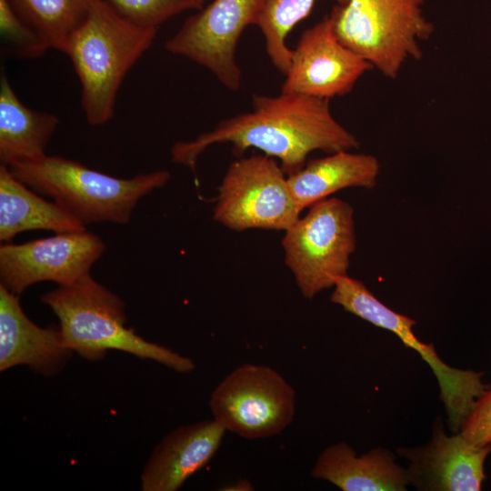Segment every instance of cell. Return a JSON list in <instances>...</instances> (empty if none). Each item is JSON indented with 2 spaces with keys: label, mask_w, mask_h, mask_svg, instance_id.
<instances>
[{
  "label": "cell",
  "mask_w": 491,
  "mask_h": 491,
  "mask_svg": "<svg viewBox=\"0 0 491 491\" xmlns=\"http://www.w3.org/2000/svg\"><path fill=\"white\" fill-rule=\"evenodd\" d=\"M73 351L63 343L58 327L35 324L21 307L19 296L0 284V370L25 365L52 376L59 373Z\"/></svg>",
  "instance_id": "obj_14"
},
{
  "label": "cell",
  "mask_w": 491,
  "mask_h": 491,
  "mask_svg": "<svg viewBox=\"0 0 491 491\" xmlns=\"http://www.w3.org/2000/svg\"><path fill=\"white\" fill-rule=\"evenodd\" d=\"M54 114L29 108L16 95L5 74L0 78V162L10 166L46 155L59 125Z\"/></svg>",
  "instance_id": "obj_19"
},
{
  "label": "cell",
  "mask_w": 491,
  "mask_h": 491,
  "mask_svg": "<svg viewBox=\"0 0 491 491\" xmlns=\"http://www.w3.org/2000/svg\"><path fill=\"white\" fill-rule=\"evenodd\" d=\"M195 9H201L205 0H192Z\"/></svg>",
  "instance_id": "obj_26"
},
{
  "label": "cell",
  "mask_w": 491,
  "mask_h": 491,
  "mask_svg": "<svg viewBox=\"0 0 491 491\" xmlns=\"http://www.w3.org/2000/svg\"><path fill=\"white\" fill-rule=\"evenodd\" d=\"M311 475L343 491H404L410 485L407 470L396 463L391 451L377 447L357 456L344 442L327 446Z\"/></svg>",
  "instance_id": "obj_16"
},
{
  "label": "cell",
  "mask_w": 491,
  "mask_h": 491,
  "mask_svg": "<svg viewBox=\"0 0 491 491\" xmlns=\"http://www.w3.org/2000/svg\"><path fill=\"white\" fill-rule=\"evenodd\" d=\"M224 490L231 491H249L253 489L252 484L247 480H238L233 485H229L222 488Z\"/></svg>",
  "instance_id": "obj_25"
},
{
  "label": "cell",
  "mask_w": 491,
  "mask_h": 491,
  "mask_svg": "<svg viewBox=\"0 0 491 491\" xmlns=\"http://www.w3.org/2000/svg\"><path fill=\"white\" fill-rule=\"evenodd\" d=\"M0 32L5 44V54L35 58L47 51L36 34L22 20L8 0H0Z\"/></svg>",
  "instance_id": "obj_22"
},
{
  "label": "cell",
  "mask_w": 491,
  "mask_h": 491,
  "mask_svg": "<svg viewBox=\"0 0 491 491\" xmlns=\"http://www.w3.org/2000/svg\"><path fill=\"white\" fill-rule=\"evenodd\" d=\"M8 168L17 179L39 195L54 199L85 225L128 224L139 200L165 186L171 178L166 170L120 178L75 160L48 155Z\"/></svg>",
  "instance_id": "obj_4"
},
{
  "label": "cell",
  "mask_w": 491,
  "mask_h": 491,
  "mask_svg": "<svg viewBox=\"0 0 491 491\" xmlns=\"http://www.w3.org/2000/svg\"><path fill=\"white\" fill-rule=\"evenodd\" d=\"M80 232L85 225L56 202L48 201L0 165V240L9 243L32 230Z\"/></svg>",
  "instance_id": "obj_18"
},
{
  "label": "cell",
  "mask_w": 491,
  "mask_h": 491,
  "mask_svg": "<svg viewBox=\"0 0 491 491\" xmlns=\"http://www.w3.org/2000/svg\"><path fill=\"white\" fill-rule=\"evenodd\" d=\"M372 69L369 62L338 40L328 15L301 34L281 93L330 100L351 93Z\"/></svg>",
  "instance_id": "obj_12"
},
{
  "label": "cell",
  "mask_w": 491,
  "mask_h": 491,
  "mask_svg": "<svg viewBox=\"0 0 491 491\" xmlns=\"http://www.w3.org/2000/svg\"><path fill=\"white\" fill-rule=\"evenodd\" d=\"M156 33L157 28L129 21L107 0L94 1L62 49L79 79L81 105L89 125H103L112 119L123 80L151 47Z\"/></svg>",
  "instance_id": "obj_2"
},
{
  "label": "cell",
  "mask_w": 491,
  "mask_h": 491,
  "mask_svg": "<svg viewBox=\"0 0 491 491\" xmlns=\"http://www.w3.org/2000/svg\"><path fill=\"white\" fill-rule=\"evenodd\" d=\"M209 407L225 431L247 439L270 437L292 423L296 391L272 367L243 364L216 386Z\"/></svg>",
  "instance_id": "obj_8"
},
{
  "label": "cell",
  "mask_w": 491,
  "mask_h": 491,
  "mask_svg": "<svg viewBox=\"0 0 491 491\" xmlns=\"http://www.w3.org/2000/svg\"><path fill=\"white\" fill-rule=\"evenodd\" d=\"M217 190L213 218L236 232L285 231L300 216L285 172L268 155L232 162Z\"/></svg>",
  "instance_id": "obj_7"
},
{
  "label": "cell",
  "mask_w": 491,
  "mask_h": 491,
  "mask_svg": "<svg viewBox=\"0 0 491 491\" xmlns=\"http://www.w3.org/2000/svg\"><path fill=\"white\" fill-rule=\"evenodd\" d=\"M340 305L346 312L394 333L405 346L420 355L437 379L450 429L453 432L460 430L476 399L489 388L482 382L483 373L454 368L443 362L433 344H425L416 336L414 319L390 309L360 280L346 286L340 296Z\"/></svg>",
  "instance_id": "obj_10"
},
{
  "label": "cell",
  "mask_w": 491,
  "mask_h": 491,
  "mask_svg": "<svg viewBox=\"0 0 491 491\" xmlns=\"http://www.w3.org/2000/svg\"><path fill=\"white\" fill-rule=\"evenodd\" d=\"M253 110L221 121L190 141L177 142L171 159L195 172L199 155L215 144L229 143L235 155L250 147L276 157L286 175L298 172L316 150L332 154L359 147L357 137L333 116L328 99L281 93L253 95Z\"/></svg>",
  "instance_id": "obj_1"
},
{
  "label": "cell",
  "mask_w": 491,
  "mask_h": 491,
  "mask_svg": "<svg viewBox=\"0 0 491 491\" xmlns=\"http://www.w3.org/2000/svg\"><path fill=\"white\" fill-rule=\"evenodd\" d=\"M105 249L104 241L86 230L56 233L23 244L4 243L0 284L17 296L39 282L70 285L90 275Z\"/></svg>",
  "instance_id": "obj_11"
},
{
  "label": "cell",
  "mask_w": 491,
  "mask_h": 491,
  "mask_svg": "<svg viewBox=\"0 0 491 491\" xmlns=\"http://www.w3.org/2000/svg\"><path fill=\"white\" fill-rule=\"evenodd\" d=\"M491 444L476 446L459 432L447 436L435 423L430 441L422 446L397 448L409 461L410 485L422 491H478L486 478L484 465Z\"/></svg>",
  "instance_id": "obj_13"
},
{
  "label": "cell",
  "mask_w": 491,
  "mask_h": 491,
  "mask_svg": "<svg viewBox=\"0 0 491 491\" xmlns=\"http://www.w3.org/2000/svg\"><path fill=\"white\" fill-rule=\"evenodd\" d=\"M460 433L476 446L491 444V389L485 390L476 399L461 426Z\"/></svg>",
  "instance_id": "obj_24"
},
{
  "label": "cell",
  "mask_w": 491,
  "mask_h": 491,
  "mask_svg": "<svg viewBox=\"0 0 491 491\" xmlns=\"http://www.w3.org/2000/svg\"><path fill=\"white\" fill-rule=\"evenodd\" d=\"M124 17L145 27L157 28L162 23L187 9L192 0H107Z\"/></svg>",
  "instance_id": "obj_23"
},
{
  "label": "cell",
  "mask_w": 491,
  "mask_h": 491,
  "mask_svg": "<svg viewBox=\"0 0 491 491\" xmlns=\"http://www.w3.org/2000/svg\"><path fill=\"white\" fill-rule=\"evenodd\" d=\"M282 246L302 296L314 298L347 276L356 247L353 206L337 197L313 204L285 230Z\"/></svg>",
  "instance_id": "obj_6"
},
{
  "label": "cell",
  "mask_w": 491,
  "mask_h": 491,
  "mask_svg": "<svg viewBox=\"0 0 491 491\" xmlns=\"http://www.w3.org/2000/svg\"><path fill=\"white\" fill-rule=\"evenodd\" d=\"M269 1L214 0L188 17L165 48L206 68L228 90L238 91L237 43L246 26L257 25Z\"/></svg>",
  "instance_id": "obj_9"
},
{
  "label": "cell",
  "mask_w": 491,
  "mask_h": 491,
  "mask_svg": "<svg viewBox=\"0 0 491 491\" xmlns=\"http://www.w3.org/2000/svg\"><path fill=\"white\" fill-rule=\"evenodd\" d=\"M380 169L375 155L342 150L308 161L298 172L288 175L287 182L302 211L342 189L374 188Z\"/></svg>",
  "instance_id": "obj_17"
},
{
  "label": "cell",
  "mask_w": 491,
  "mask_h": 491,
  "mask_svg": "<svg viewBox=\"0 0 491 491\" xmlns=\"http://www.w3.org/2000/svg\"><path fill=\"white\" fill-rule=\"evenodd\" d=\"M425 0H348L329 14L334 32L346 47L384 76L395 79L404 64L423 57L421 42L435 26L424 15Z\"/></svg>",
  "instance_id": "obj_5"
},
{
  "label": "cell",
  "mask_w": 491,
  "mask_h": 491,
  "mask_svg": "<svg viewBox=\"0 0 491 491\" xmlns=\"http://www.w3.org/2000/svg\"><path fill=\"white\" fill-rule=\"evenodd\" d=\"M316 1L270 0L256 25L265 37L266 50L272 64L285 75L292 55L286 38L295 25L308 16ZM336 1L343 5L348 0Z\"/></svg>",
  "instance_id": "obj_21"
},
{
  "label": "cell",
  "mask_w": 491,
  "mask_h": 491,
  "mask_svg": "<svg viewBox=\"0 0 491 491\" xmlns=\"http://www.w3.org/2000/svg\"><path fill=\"white\" fill-rule=\"evenodd\" d=\"M59 320L63 343L82 357L97 361L108 350H119L158 362L179 373L195 369L194 362L128 328L122 298L87 275L58 286L41 296Z\"/></svg>",
  "instance_id": "obj_3"
},
{
  "label": "cell",
  "mask_w": 491,
  "mask_h": 491,
  "mask_svg": "<svg viewBox=\"0 0 491 491\" xmlns=\"http://www.w3.org/2000/svg\"><path fill=\"white\" fill-rule=\"evenodd\" d=\"M226 431L215 420L180 426L155 447L141 476L143 491H175L217 452Z\"/></svg>",
  "instance_id": "obj_15"
},
{
  "label": "cell",
  "mask_w": 491,
  "mask_h": 491,
  "mask_svg": "<svg viewBox=\"0 0 491 491\" xmlns=\"http://www.w3.org/2000/svg\"><path fill=\"white\" fill-rule=\"evenodd\" d=\"M95 0H8L47 50L62 49Z\"/></svg>",
  "instance_id": "obj_20"
}]
</instances>
